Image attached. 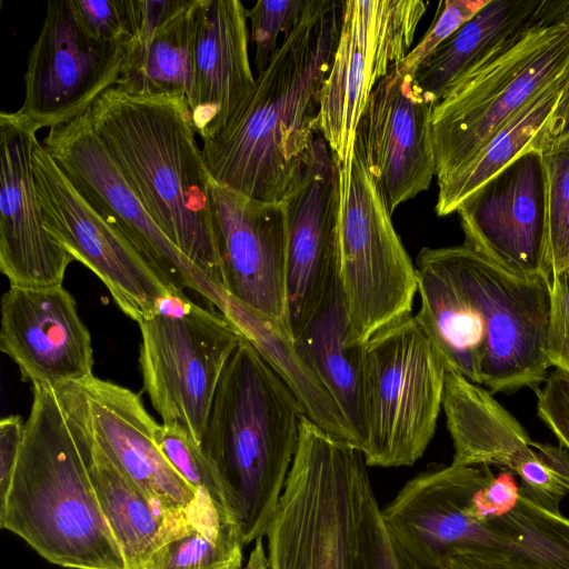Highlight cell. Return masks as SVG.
<instances>
[{
    "label": "cell",
    "mask_w": 569,
    "mask_h": 569,
    "mask_svg": "<svg viewBox=\"0 0 569 569\" xmlns=\"http://www.w3.org/2000/svg\"><path fill=\"white\" fill-rule=\"evenodd\" d=\"M342 2L321 0L283 39L226 126L202 141L212 180L281 202L321 133L320 91L339 38Z\"/></svg>",
    "instance_id": "obj_1"
},
{
    "label": "cell",
    "mask_w": 569,
    "mask_h": 569,
    "mask_svg": "<svg viewBox=\"0 0 569 569\" xmlns=\"http://www.w3.org/2000/svg\"><path fill=\"white\" fill-rule=\"evenodd\" d=\"M88 114L152 221L222 290L212 178L196 140L187 99L137 96L111 87Z\"/></svg>",
    "instance_id": "obj_2"
},
{
    "label": "cell",
    "mask_w": 569,
    "mask_h": 569,
    "mask_svg": "<svg viewBox=\"0 0 569 569\" xmlns=\"http://www.w3.org/2000/svg\"><path fill=\"white\" fill-rule=\"evenodd\" d=\"M32 395L17 466L0 502L1 528L62 567L127 569L58 392L36 385Z\"/></svg>",
    "instance_id": "obj_3"
},
{
    "label": "cell",
    "mask_w": 569,
    "mask_h": 569,
    "mask_svg": "<svg viewBox=\"0 0 569 569\" xmlns=\"http://www.w3.org/2000/svg\"><path fill=\"white\" fill-rule=\"evenodd\" d=\"M305 416L288 386L244 339L222 371L200 441L244 545L266 537Z\"/></svg>",
    "instance_id": "obj_4"
},
{
    "label": "cell",
    "mask_w": 569,
    "mask_h": 569,
    "mask_svg": "<svg viewBox=\"0 0 569 569\" xmlns=\"http://www.w3.org/2000/svg\"><path fill=\"white\" fill-rule=\"evenodd\" d=\"M569 74V16L562 0L538 11L476 60L433 106L441 184L542 90Z\"/></svg>",
    "instance_id": "obj_5"
},
{
    "label": "cell",
    "mask_w": 569,
    "mask_h": 569,
    "mask_svg": "<svg viewBox=\"0 0 569 569\" xmlns=\"http://www.w3.org/2000/svg\"><path fill=\"white\" fill-rule=\"evenodd\" d=\"M367 467L352 445L302 418L293 462L266 533L269 569H352Z\"/></svg>",
    "instance_id": "obj_6"
},
{
    "label": "cell",
    "mask_w": 569,
    "mask_h": 569,
    "mask_svg": "<svg viewBox=\"0 0 569 569\" xmlns=\"http://www.w3.org/2000/svg\"><path fill=\"white\" fill-rule=\"evenodd\" d=\"M446 370L412 315L363 345L361 455L368 467H408L423 456L442 408Z\"/></svg>",
    "instance_id": "obj_7"
},
{
    "label": "cell",
    "mask_w": 569,
    "mask_h": 569,
    "mask_svg": "<svg viewBox=\"0 0 569 569\" xmlns=\"http://www.w3.org/2000/svg\"><path fill=\"white\" fill-rule=\"evenodd\" d=\"M138 325L143 390L162 425L200 443L222 371L243 336L217 309L196 305L179 289Z\"/></svg>",
    "instance_id": "obj_8"
},
{
    "label": "cell",
    "mask_w": 569,
    "mask_h": 569,
    "mask_svg": "<svg viewBox=\"0 0 569 569\" xmlns=\"http://www.w3.org/2000/svg\"><path fill=\"white\" fill-rule=\"evenodd\" d=\"M340 168V167H339ZM382 190L353 149L340 171L338 276L356 339L412 315L418 272L398 236Z\"/></svg>",
    "instance_id": "obj_9"
},
{
    "label": "cell",
    "mask_w": 569,
    "mask_h": 569,
    "mask_svg": "<svg viewBox=\"0 0 569 569\" xmlns=\"http://www.w3.org/2000/svg\"><path fill=\"white\" fill-rule=\"evenodd\" d=\"M441 249L482 317V385L491 392L539 387L550 368L551 277L516 276L466 244Z\"/></svg>",
    "instance_id": "obj_10"
},
{
    "label": "cell",
    "mask_w": 569,
    "mask_h": 569,
    "mask_svg": "<svg viewBox=\"0 0 569 569\" xmlns=\"http://www.w3.org/2000/svg\"><path fill=\"white\" fill-rule=\"evenodd\" d=\"M427 6L421 0L342 2L339 38L320 91L319 119L340 171L351 167L357 128L372 90L412 49Z\"/></svg>",
    "instance_id": "obj_11"
},
{
    "label": "cell",
    "mask_w": 569,
    "mask_h": 569,
    "mask_svg": "<svg viewBox=\"0 0 569 569\" xmlns=\"http://www.w3.org/2000/svg\"><path fill=\"white\" fill-rule=\"evenodd\" d=\"M88 203L133 246L171 289H190L222 313L227 296L172 244L149 217L102 141L88 110L49 129L41 142Z\"/></svg>",
    "instance_id": "obj_12"
},
{
    "label": "cell",
    "mask_w": 569,
    "mask_h": 569,
    "mask_svg": "<svg viewBox=\"0 0 569 569\" xmlns=\"http://www.w3.org/2000/svg\"><path fill=\"white\" fill-rule=\"evenodd\" d=\"M31 164L44 227L54 241L103 282L126 316L139 322L153 313L171 288L88 203L38 139Z\"/></svg>",
    "instance_id": "obj_13"
},
{
    "label": "cell",
    "mask_w": 569,
    "mask_h": 569,
    "mask_svg": "<svg viewBox=\"0 0 569 569\" xmlns=\"http://www.w3.org/2000/svg\"><path fill=\"white\" fill-rule=\"evenodd\" d=\"M124 58L123 43L96 40L83 30L70 0H50L29 50L16 117L34 132L77 118L118 83Z\"/></svg>",
    "instance_id": "obj_14"
},
{
    "label": "cell",
    "mask_w": 569,
    "mask_h": 569,
    "mask_svg": "<svg viewBox=\"0 0 569 569\" xmlns=\"http://www.w3.org/2000/svg\"><path fill=\"white\" fill-rule=\"evenodd\" d=\"M281 203L287 325L295 340L318 310L339 262L340 168L321 133Z\"/></svg>",
    "instance_id": "obj_15"
},
{
    "label": "cell",
    "mask_w": 569,
    "mask_h": 569,
    "mask_svg": "<svg viewBox=\"0 0 569 569\" xmlns=\"http://www.w3.org/2000/svg\"><path fill=\"white\" fill-rule=\"evenodd\" d=\"M62 390L110 461L164 509L196 518L231 517L193 490L158 448L154 419L138 393L92 376Z\"/></svg>",
    "instance_id": "obj_16"
},
{
    "label": "cell",
    "mask_w": 569,
    "mask_h": 569,
    "mask_svg": "<svg viewBox=\"0 0 569 569\" xmlns=\"http://www.w3.org/2000/svg\"><path fill=\"white\" fill-rule=\"evenodd\" d=\"M492 476L489 466H432L381 508L389 533L417 569H441L459 555L492 553L489 522L465 510L472 492Z\"/></svg>",
    "instance_id": "obj_17"
},
{
    "label": "cell",
    "mask_w": 569,
    "mask_h": 569,
    "mask_svg": "<svg viewBox=\"0 0 569 569\" xmlns=\"http://www.w3.org/2000/svg\"><path fill=\"white\" fill-rule=\"evenodd\" d=\"M433 106L415 74L397 64L375 87L359 121L353 149L380 186L391 214L436 177Z\"/></svg>",
    "instance_id": "obj_18"
},
{
    "label": "cell",
    "mask_w": 569,
    "mask_h": 569,
    "mask_svg": "<svg viewBox=\"0 0 569 569\" xmlns=\"http://www.w3.org/2000/svg\"><path fill=\"white\" fill-rule=\"evenodd\" d=\"M210 193L223 292L290 336L286 303L287 231L282 203L249 198L213 180Z\"/></svg>",
    "instance_id": "obj_19"
},
{
    "label": "cell",
    "mask_w": 569,
    "mask_h": 569,
    "mask_svg": "<svg viewBox=\"0 0 569 569\" xmlns=\"http://www.w3.org/2000/svg\"><path fill=\"white\" fill-rule=\"evenodd\" d=\"M456 212L463 244L470 249L519 277L548 273L543 168L535 147L469 196Z\"/></svg>",
    "instance_id": "obj_20"
},
{
    "label": "cell",
    "mask_w": 569,
    "mask_h": 569,
    "mask_svg": "<svg viewBox=\"0 0 569 569\" xmlns=\"http://www.w3.org/2000/svg\"><path fill=\"white\" fill-rule=\"evenodd\" d=\"M0 349L32 386L60 388L91 378V336L63 286H10L1 299Z\"/></svg>",
    "instance_id": "obj_21"
},
{
    "label": "cell",
    "mask_w": 569,
    "mask_h": 569,
    "mask_svg": "<svg viewBox=\"0 0 569 569\" xmlns=\"http://www.w3.org/2000/svg\"><path fill=\"white\" fill-rule=\"evenodd\" d=\"M37 132L0 113V271L10 286H62L72 256L47 231L31 153Z\"/></svg>",
    "instance_id": "obj_22"
},
{
    "label": "cell",
    "mask_w": 569,
    "mask_h": 569,
    "mask_svg": "<svg viewBox=\"0 0 569 569\" xmlns=\"http://www.w3.org/2000/svg\"><path fill=\"white\" fill-rule=\"evenodd\" d=\"M247 9L239 0H197L191 118L202 141L216 136L252 90Z\"/></svg>",
    "instance_id": "obj_23"
},
{
    "label": "cell",
    "mask_w": 569,
    "mask_h": 569,
    "mask_svg": "<svg viewBox=\"0 0 569 569\" xmlns=\"http://www.w3.org/2000/svg\"><path fill=\"white\" fill-rule=\"evenodd\" d=\"M74 427L83 461L100 508L121 549L127 569H147L152 555L194 521L164 509L124 476L90 436L80 413L62 390H56Z\"/></svg>",
    "instance_id": "obj_24"
},
{
    "label": "cell",
    "mask_w": 569,
    "mask_h": 569,
    "mask_svg": "<svg viewBox=\"0 0 569 569\" xmlns=\"http://www.w3.org/2000/svg\"><path fill=\"white\" fill-rule=\"evenodd\" d=\"M419 310L415 318L446 368L482 386V317L441 248H422L416 259Z\"/></svg>",
    "instance_id": "obj_25"
},
{
    "label": "cell",
    "mask_w": 569,
    "mask_h": 569,
    "mask_svg": "<svg viewBox=\"0 0 569 569\" xmlns=\"http://www.w3.org/2000/svg\"><path fill=\"white\" fill-rule=\"evenodd\" d=\"M442 409L453 466H496L513 473L536 455L520 422L481 385L450 369L445 375Z\"/></svg>",
    "instance_id": "obj_26"
},
{
    "label": "cell",
    "mask_w": 569,
    "mask_h": 569,
    "mask_svg": "<svg viewBox=\"0 0 569 569\" xmlns=\"http://www.w3.org/2000/svg\"><path fill=\"white\" fill-rule=\"evenodd\" d=\"M293 342L338 406L352 432L355 447L361 452L363 345L352 331L338 269L318 310Z\"/></svg>",
    "instance_id": "obj_27"
},
{
    "label": "cell",
    "mask_w": 569,
    "mask_h": 569,
    "mask_svg": "<svg viewBox=\"0 0 569 569\" xmlns=\"http://www.w3.org/2000/svg\"><path fill=\"white\" fill-rule=\"evenodd\" d=\"M222 315L288 386L306 416L325 431L355 447L352 432L341 411L303 361L291 337L228 296Z\"/></svg>",
    "instance_id": "obj_28"
},
{
    "label": "cell",
    "mask_w": 569,
    "mask_h": 569,
    "mask_svg": "<svg viewBox=\"0 0 569 569\" xmlns=\"http://www.w3.org/2000/svg\"><path fill=\"white\" fill-rule=\"evenodd\" d=\"M197 0L187 3L144 41L126 48L114 87L137 96L192 101V38Z\"/></svg>",
    "instance_id": "obj_29"
},
{
    "label": "cell",
    "mask_w": 569,
    "mask_h": 569,
    "mask_svg": "<svg viewBox=\"0 0 569 569\" xmlns=\"http://www.w3.org/2000/svg\"><path fill=\"white\" fill-rule=\"evenodd\" d=\"M568 77V76H567ZM567 77L549 86L495 133L452 177L438 184L435 211L446 217L519 156L546 128Z\"/></svg>",
    "instance_id": "obj_30"
},
{
    "label": "cell",
    "mask_w": 569,
    "mask_h": 569,
    "mask_svg": "<svg viewBox=\"0 0 569 569\" xmlns=\"http://www.w3.org/2000/svg\"><path fill=\"white\" fill-rule=\"evenodd\" d=\"M542 0H490L421 63L415 79L436 104L452 82L540 8Z\"/></svg>",
    "instance_id": "obj_31"
},
{
    "label": "cell",
    "mask_w": 569,
    "mask_h": 569,
    "mask_svg": "<svg viewBox=\"0 0 569 569\" xmlns=\"http://www.w3.org/2000/svg\"><path fill=\"white\" fill-rule=\"evenodd\" d=\"M244 546L233 520L194 521L166 541L147 569H242Z\"/></svg>",
    "instance_id": "obj_32"
},
{
    "label": "cell",
    "mask_w": 569,
    "mask_h": 569,
    "mask_svg": "<svg viewBox=\"0 0 569 569\" xmlns=\"http://www.w3.org/2000/svg\"><path fill=\"white\" fill-rule=\"evenodd\" d=\"M536 149L545 180L546 268L552 277L569 268V136Z\"/></svg>",
    "instance_id": "obj_33"
},
{
    "label": "cell",
    "mask_w": 569,
    "mask_h": 569,
    "mask_svg": "<svg viewBox=\"0 0 569 569\" xmlns=\"http://www.w3.org/2000/svg\"><path fill=\"white\" fill-rule=\"evenodd\" d=\"M536 455L513 471L520 496L551 512H560L569 495V452L560 446L532 440Z\"/></svg>",
    "instance_id": "obj_34"
},
{
    "label": "cell",
    "mask_w": 569,
    "mask_h": 569,
    "mask_svg": "<svg viewBox=\"0 0 569 569\" xmlns=\"http://www.w3.org/2000/svg\"><path fill=\"white\" fill-rule=\"evenodd\" d=\"M153 438L177 473L193 490L210 499L221 512L231 516L217 473L200 443L183 431L164 425H157Z\"/></svg>",
    "instance_id": "obj_35"
},
{
    "label": "cell",
    "mask_w": 569,
    "mask_h": 569,
    "mask_svg": "<svg viewBox=\"0 0 569 569\" xmlns=\"http://www.w3.org/2000/svg\"><path fill=\"white\" fill-rule=\"evenodd\" d=\"M352 569H417L389 533L370 478L363 485Z\"/></svg>",
    "instance_id": "obj_36"
},
{
    "label": "cell",
    "mask_w": 569,
    "mask_h": 569,
    "mask_svg": "<svg viewBox=\"0 0 569 569\" xmlns=\"http://www.w3.org/2000/svg\"><path fill=\"white\" fill-rule=\"evenodd\" d=\"M320 2L321 0H259L247 9L258 73L267 68L276 54L280 46L279 36L292 31Z\"/></svg>",
    "instance_id": "obj_37"
},
{
    "label": "cell",
    "mask_w": 569,
    "mask_h": 569,
    "mask_svg": "<svg viewBox=\"0 0 569 569\" xmlns=\"http://www.w3.org/2000/svg\"><path fill=\"white\" fill-rule=\"evenodd\" d=\"M490 0H445L438 4L432 23L421 40L398 64L399 69L415 74L433 51L460 27L476 16Z\"/></svg>",
    "instance_id": "obj_38"
},
{
    "label": "cell",
    "mask_w": 569,
    "mask_h": 569,
    "mask_svg": "<svg viewBox=\"0 0 569 569\" xmlns=\"http://www.w3.org/2000/svg\"><path fill=\"white\" fill-rule=\"evenodd\" d=\"M83 30L93 39L126 43L131 37L129 0H70Z\"/></svg>",
    "instance_id": "obj_39"
},
{
    "label": "cell",
    "mask_w": 569,
    "mask_h": 569,
    "mask_svg": "<svg viewBox=\"0 0 569 569\" xmlns=\"http://www.w3.org/2000/svg\"><path fill=\"white\" fill-rule=\"evenodd\" d=\"M520 498V487L515 473L503 470L478 487L466 503L468 516L488 522L511 511Z\"/></svg>",
    "instance_id": "obj_40"
},
{
    "label": "cell",
    "mask_w": 569,
    "mask_h": 569,
    "mask_svg": "<svg viewBox=\"0 0 569 569\" xmlns=\"http://www.w3.org/2000/svg\"><path fill=\"white\" fill-rule=\"evenodd\" d=\"M547 358L550 367L569 373V268L551 277Z\"/></svg>",
    "instance_id": "obj_41"
},
{
    "label": "cell",
    "mask_w": 569,
    "mask_h": 569,
    "mask_svg": "<svg viewBox=\"0 0 569 569\" xmlns=\"http://www.w3.org/2000/svg\"><path fill=\"white\" fill-rule=\"evenodd\" d=\"M533 389L538 416L569 452V373L556 368L542 388Z\"/></svg>",
    "instance_id": "obj_42"
},
{
    "label": "cell",
    "mask_w": 569,
    "mask_h": 569,
    "mask_svg": "<svg viewBox=\"0 0 569 569\" xmlns=\"http://www.w3.org/2000/svg\"><path fill=\"white\" fill-rule=\"evenodd\" d=\"M24 432L20 416L0 421V502L4 500L19 458Z\"/></svg>",
    "instance_id": "obj_43"
},
{
    "label": "cell",
    "mask_w": 569,
    "mask_h": 569,
    "mask_svg": "<svg viewBox=\"0 0 569 569\" xmlns=\"http://www.w3.org/2000/svg\"><path fill=\"white\" fill-rule=\"evenodd\" d=\"M562 6L566 13L569 16V0H562ZM567 136H569V74L548 124L536 137L533 146L537 148L542 142L565 138Z\"/></svg>",
    "instance_id": "obj_44"
},
{
    "label": "cell",
    "mask_w": 569,
    "mask_h": 569,
    "mask_svg": "<svg viewBox=\"0 0 569 569\" xmlns=\"http://www.w3.org/2000/svg\"><path fill=\"white\" fill-rule=\"evenodd\" d=\"M441 569H539L526 562L485 555H459L449 558Z\"/></svg>",
    "instance_id": "obj_45"
},
{
    "label": "cell",
    "mask_w": 569,
    "mask_h": 569,
    "mask_svg": "<svg viewBox=\"0 0 569 569\" xmlns=\"http://www.w3.org/2000/svg\"><path fill=\"white\" fill-rule=\"evenodd\" d=\"M242 569H269L268 557L262 538L254 541L253 549Z\"/></svg>",
    "instance_id": "obj_46"
}]
</instances>
